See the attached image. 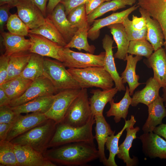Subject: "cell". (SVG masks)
<instances>
[{
	"instance_id": "cell-1",
	"label": "cell",
	"mask_w": 166,
	"mask_h": 166,
	"mask_svg": "<svg viewBox=\"0 0 166 166\" xmlns=\"http://www.w3.org/2000/svg\"><path fill=\"white\" fill-rule=\"evenodd\" d=\"M44 155L56 164L68 166L85 165L99 157L94 143L86 142H73L53 148Z\"/></svg>"
},
{
	"instance_id": "cell-2",
	"label": "cell",
	"mask_w": 166,
	"mask_h": 166,
	"mask_svg": "<svg viewBox=\"0 0 166 166\" xmlns=\"http://www.w3.org/2000/svg\"><path fill=\"white\" fill-rule=\"evenodd\" d=\"M57 124L49 119L42 124L14 138L10 141L13 144L31 147L44 154L56 130Z\"/></svg>"
},
{
	"instance_id": "cell-3",
	"label": "cell",
	"mask_w": 166,
	"mask_h": 166,
	"mask_svg": "<svg viewBox=\"0 0 166 166\" xmlns=\"http://www.w3.org/2000/svg\"><path fill=\"white\" fill-rule=\"evenodd\" d=\"M94 123V117L93 115L85 125L80 127H72L62 122L57 124L49 148H54L75 142L94 143L95 137L93 134L92 129Z\"/></svg>"
},
{
	"instance_id": "cell-4",
	"label": "cell",
	"mask_w": 166,
	"mask_h": 166,
	"mask_svg": "<svg viewBox=\"0 0 166 166\" xmlns=\"http://www.w3.org/2000/svg\"><path fill=\"white\" fill-rule=\"evenodd\" d=\"M67 70L78 83L81 89L96 87L104 90L113 88L114 84L110 75L103 67L68 68Z\"/></svg>"
},
{
	"instance_id": "cell-5",
	"label": "cell",
	"mask_w": 166,
	"mask_h": 166,
	"mask_svg": "<svg viewBox=\"0 0 166 166\" xmlns=\"http://www.w3.org/2000/svg\"><path fill=\"white\" fill-rule=\"evenodd\" d=\"M65 67L59 61L44 57L43 75L51 81L57 90L81 89Z\"/></svg>"
},
{
	"instance_id": "cell-6",
	"label": "cell",
	"mask_w": 166,
	"mask_h": 166,
	"mask_svg": "<svg viewBox=\"0 0 166 166\" xmlns=\"http://www.w3.org/2000/svg\"><path fill=\"white\" fill-rule=\"evenodd\" d=\"M93 116L87 89H82L68 109L62 122L79 127L85 125Z\"/></svg>"
},
{
	"instance_id": "cell-7",
	"label": "cell",
	"mask_w": 166,
	"mask_h": 166,
	"mask_svg": "<svg viewBox=\"0 0 166 166\" xmlns=\"http://www.w3.org/2000/svg\"><path fill=\"white\" fill-rule=\"evenodd\" d=\"M61 55L62 63L68 68L83 69L93 66L103 67L105 52L98 55L89 53H84L73 51L69 48L63 47Z\"/></svg>"
},
{
	"instance_id": "cell-8",
	"label": "cell",
	"mask_w": 166,
	"mask_h": 166,
	"mask_svg": "<svg viewBox=\"0 0 166 166\" xmlns=\"http://www.w3.org/2000/svg\"><path fill=\"white\" fill-rule=\"evenodd\" d=\"M58 93L51 81L43 75L33 81L20 97L11 100L9 106H17L35 99Z\"/></svg>"
},
{
	"instance_id": "cell-9",
	"label": "cell",
	"mask_w": 166,
	"mask_h": 166,
	"mask_svg": "<svg viewBox=\"0 0 166 166\" xmlns=\"http://www.w3.org/2000/svg\"><path fill=\"white\" fill-rule=\"evenodd\" d=\"M81 89H65L56 94L51 107L45 113L46 117L54 121L57 124L62 122L69 107L79 94Z\"/></svg>"
},
{
	"instance_id": "cell-10",
	"label": "cell",
	"mask_w": 166,
	"mask_h": 166,
	"mask_svg": "<svg viewBox=\"0 0 166 166\" xmlns=\"http://www.w3.org/2000/svg\"><path fill=\"white\" fill-rule=\"evenodd\" d=\"M48 119L44 113H32L25 115L20 114L12 124L6 140L10 141L16 137L42 124Z\"/></svg>"
},
{
	"instance_id": "cell-11",
	"label": "cell",
	"mask_w": 166,
	"mask_h": 166,
	"mask_svg": "<svg viewBox=\"0 0 166 166\" xmlns=\"http://www.w3.org/2000/svg\"><path fill=\"white\" fill-rule=\"evenodd\" d=\"M28 36L31 42L30 53L51 57L62 62L61 52L64 47L40 35L29 33Z\"/></svg>"
},
{
	"instance_id": "cell-12",
	"label": "cell",
	"mask_w": 166,
	"mask_h": 166,
	"mask_svg": "<svg viewBox=\"0 0 166 166\" xmlns=\"http://www.w3.org/2000/svg\"><path fill=\"white\" fill-rule=\"evenodd\" d=\"M15 7L18 15L30 30L36 29L45 22V18L30 0H20Z\"/></svg>"
},
{
	"instance_id": "cell-13",
	"label": "cell",
	"mask_w": 166,
	"mask_h": 166,
	"mask_svg": "<svg viewBox=\"0 0 166 166\" xmlns=\"http://www.w3.org/2000/svg\"><path fill=\"white\" fill-rule=\"evenodd\" d=\"M14 144L18 166H56L44 155L26 146Z\"/></svg>"
},
{
	"instance_id": "cell-14",
	"label": "cell",
	"mask_w": 166,
	"mask_h": 166,
	"mask_svg": "<svg viewBox=\"0 0 166 166\" xmlns=\"http://www.w3.org/2000/svg\"><path fill=\"white\" fill-rule=\"evenodd\" d=\"M145 156L150 158L166 159V141L153 132L144 133L139 138Z\"/></svg>"
},
{
	"instance_id": "cell-15",
	"label": "cell",
	"mask_w": 166,
	"mask_h": 166,
	"mask_svg": "<svg viewBox=\"0 0 166 166\" xmlns=\"http://www.w3.org/2000/svg\"><path fill=\"white\" fill-rule=\"evenodd\" d=\"M139 7L135 4L121 12L113 13L106 17L95 20L88 31V38L92 41L97 39L99 36L100 30L102 28L116 23H122L129 14Z\"/></svg>"
},
{
	"instance_id": "cell-16",
	"label": "cell",
	"mask_w": 166,
	"mask_h": 166,
	"mask_svg": "<svg viewBox=\"0 0 166 166\" xmlns=\"http://www.w3.org/2000/svg\"><path fill=\"white\" fill-rule=\"evenodd\" d=\"M137 5L146 10L160 25L164 35V49L166 54V0H138Z\"/></svg>"
},
{
	"instance_id": "cell-17",
	"label": "cell",
	"mask_w": 166,
	"mask_h": 166,
	"mask_svg": "<svg viewBox=\"0 0 166 166\" xmlns=\"http://www.w3.org/2000/svg\"><path fill=\"white\" fill-rule=\"evenodd\" d=\"M47 16L51 20L67 44L68 43L78 29L74 27L68 20L63 5L60 2L51 13L47 14Z\"/></svg>"
},
{
	"instance_id": "cell-18",
	"label": "cell",
	"mask_w": 166,
	"mask_h": 166,
	"mask_svg": "<svg viewBox=\"0 0 166 166\" xmlns=\"http://www.w3.org/2000/svg\"><path fill=\"white\" fill-rule=\"evenodd\" d=\"M114 41L108 35L106 34L102 39V47L105 50V57L103 67L110 75L118 91L126 90L122 79L117 71L113 51Z\"/></svg>"
},
{
	"instance_id": "cell-19",
	"label": "cell",
	"mask_w": 166,
	"mask_h": 166,
	"mask_svg": "<svg viewBox=\"0 0 166 166\" xmlns=\"http://www.w3.org/2000/svg\"><path fill=\"white\" fill-rule=\"evenodd\" d=\"M144 62L148 67L152 68L153 77L161 87L166 86V54L164 48L161 47L155 51Z\"/></svg>"
},
{
	"instance_id": "cell-20",
	"label": "cell",
	"mask_w": 166,
	"mask_h": 166,
	"mask_svg": "<svg viewBox=\"0 0 166 166\" xmlns=\"http://www.w3.org/2000/svg\"><path fill=\"white\" fill-rule=\"evenodd\" d=\"M96 126L95 128V139L98 144V150L100 161L106 166L107 159L105 152V146L107 137L115 131H113L110 125L106 121L103 115H98L94 116Z\"/></svg>"
},
{
	"instance_id": "cell-21",
	"label": "cell",
	"mask_w": 166,
	"mask_h": 166,
	"mask_svg": "<svg viewBox=\"0 0 166 166\" xmlns=\"http://www.w3.org/2000/svg\"><path fill=\"white\" fill-rule=\"evenodd\" d=\"M1 34L2 42L5 47L4 54L8 56L18 53L29 51L31 42L25 36L4 31Z\"/></svg>"
},
{
	"instance_id": "cell-22",
	"label": "cell",
	"mask_w": 166,
	"mask_h": 166,
	"mask_svg": "<svg viewBox=\"0 0 166 166\" xmlns=\"http://www.w3.org/2000/svg\"><path fill=\"white\" fill-rule=\"evenodd\" d=\"M139 11L146 21V40L152 44L154 50L156 51L164 45V37L161 27L156 20L151 18L146 10L140 7Z\"/></svg>"
},
{
	"instance_id": "cell-23",
	"label": "cell",
	"mask_w": 166,
	"mask_h": 166,
	"mask_svg": "<svg viewBox=\"0 0 166 166\" xmlns=\"http://www.w3.org/2000/svg\"><path fill=\"white\" fill-rule=\"evenodd\" d=\"M164 100L160 96L148 106V116L142 127L144 133L153 132L156 126L162 124V121L166 117V108Z\"/></svg>"
},
{
	"instance_id": "cell-24",
	"label": "cell",
	"mask_w": 166,
	"mask_h": 166,
	"mask_svg": "<svg viewBox=\"0 0 166 166\" xmlns=\"http://www.w3.org/2000/svg\"><path fill=\"white\" fill-rule=\"evenodd\" d=\"M146 84L143 89L136 91L133 94L131 104L132 106H136L139 103L148 106L159 96L161 87L153 77L149 78Z\"/></svg>"
},
{
	"instance_id": "cell-25",
	"label": "cell",
	"mask_w": 166,
	"mask_h": 166,
	"mask_svg": "<svg viewBox=\"0 0 166 166\" xmlns=\"http://www.w3.org/2000/svg\"><path fill=\"white\" fill-rule=\"evenodd\" d=\"M115 87L110 89L102 90L93 89L90 92L92 95L89 98V104L92 113L94 116L103 115L104 108L118 91Z\"/></svg>"
},
{
	"instance_id": "cell-26",
	"label": "cell",
	"mask_w": 166,
	"mask_h": 166,
	"mask_svg": "<svg viewBox=\"0 0 166 166\" xmlns=\"http://www.w3.org/2000/svg\"><path fill=\"white\" fill-rule=\"evenodd\" d=\"M55 94L39 97L11 108L17 114L36 112L45 114L51 107L54 101Z\"/></svg>"
},
{
	"instance_id": "cell-27",
	"label": "cell",
	"mask_w": 166,
	"mask_h": 166,
	"mask_svg": "<svg viewBox=\"0 0 166 166\" xmlns=\"http://www.w3.org/2000/svg\"><path fill=\"white\" fill-rule=\"evenodd\" d=\"M107 27L110 29L117 46V50L114 55V58L126 61L130 41L127 38L122 23H116Z\"/></svg>"
},
{
	"instance_id": "cell-28",
	"label": "cell",
	"mask_w": 166,
	"mask_h": 166,
	"mask_svg": "<svg viewBox=\"0 0 166 166\" xmlns=\"http://www.w3.org/2000/svg\"><path fill=\"white\" fill-rule=\"evenodd\" d=\"M142 58V56L132 55H127L126 61L127 64L124 71L121 73V77L123 83H127L130 96L133 95L134 90L141 83L138 82L139 76L136 73V68L137 62Z\"/></svg>"
},
{
	"instance_id": "cell-29",
	"label": "cell",
	"mask_w": 166,
	"mask_h": 166,
	"mask_svg": "<svg viewBox=\"0 0 166 166\" xmlns=\"http://www.w3.org/2000/svg\"><path fill=\"white\" fill-rule=\"evenodd\" d=\"M135 123L132 124L126 128V138L123 142L119 146L118 152L117 155L119 158L122 160L126 164V166H134L137 163L136 158H131L129 154V151L133 140L136 138V133L140 129L139 127H134Z\"/></svg>"
},
{
	"instance_id": "cell-30",
	"label": "cell",
	"mask_w": 166,
	"mask_h": 166,
	"mask_svg": "<svg viewBox=\"0 0 166 166\" xmlns=\"http://www.w3.org/2000/svg\"><path fill=\"white\" fill-rule=\"evenodd\" d=\"M130 96L129 89L127 86L124 95L119 102H114L113 99L109 102L110 107L106 113V116H114V120L116 123L119 122L121 118L125 119L132 101V98Z\"/></svg>"
},
{
	"instance_id": "cell-31",
	"label": "cell",
	"mask_w": 166,
	"mask_h": 166,
	"mask_svg": "<svg viewBox=\"0 0 166 166\" xmlns=\"http://www.w3.org/2000/svg\"><path fill=\"white\" fill-rule=\"evenodd\" d=\"M29 33L41 35L62 47H64L67 44L61 34L47 16L44 24L36 29L30 30Z\"/></svg>"
},
{
	"instance_id": "cell-32",
	"label": "cell",
	"mask_w": 166,
	"mask_h": 166,
	"mask_svg": "<svg viewBox=\"0 0 166 166\" xmlns=\"http://www.w3.org/2000/svg\"><path fill=\"white\" fill-rule=\"evenodd\" d=\"M136 0H111L106 1L87 15V21L90 25L97 18L110 11H115L124 8L127 5L132 6Z\"/></svg>"
},
{
	"instance_id": "cell-33",
	"label": "cell",
	"mask_w": 166,
	"mask_h": 166,
	"mask_svg": "<svg viewBox=\"0 0 166 166\" xmlns=\"http://www.w3.org/2000/svg\"><path fill=\"white\" fill-rule=\"evenodd\" d=\"M32 81L19 76L6 81L0 85V87L11 100L22 96Z\"/></svg>"
},
{
	"instance_id": "cell-34",
	"label": "cell",
	"mask_w": 166,
	"mask_h": 166,
	"mask_svg": "<svg viewBox=\"0 0 166 166\" xmlns=\"http://www.w3.org/2000/svg\"><path fill=\"white\" fill-rule=\"evenodd\" d=\"M90 25L87 24L78 29L70 42L64 47L75 48L79 51L82 49L93 54L96 49L95 46L90 45L88 42V31Z\"/></svg>"
},
{
	"instance_id": "cell-35",
	"label": "cell",
	"mask_w": 166,
	"mask_h": 166,
	"mask_svg": "<svg viewBox=\"0 0 166 166\" xmlns=\"http://www.w3.org/2000/svg\"><path fill=\"white\" fill-rule=\"evenodd\" d=\"M31 54L29 51H27L15 53L9 56L6 81L20 75L27 64Z\"/></svg>"
},
{
	"instance_id": "cell-36",
	"label": "cell",
	"mask_w": 166,
	"mask_h": 166,
	"mask_svg": "<svg viewBox=\"0 0 166 166\" xmlns=\"http://www.w3.org/2000/svg\"><path fill=\"white\" fill-rule=\"evenodd\" d=\"M125 124L122 129L117 134L114 135L115 133L107 137L105 145L106 149L109 152V156L107 159L106 166H117L115 158L119 150L118 142L124 130L132 124L136 123V120L133 115L131 116L129 120L125 119Z\"/></svg>"
},
{
	"instance_id": "cell-37",
	"label": "cell",
	"mask_w": 166,
	"mask_h": 166,
	"mask_svg": "<svg viewBox=\"0 0 166 166\" xmlns=\"http://www.w3.org/2000/svg\"><path fill=\"white\" fill-rule=\"evenodd\" d=\"M44 60V57L32 53L27 64L19 76L33 81L43 75Z\"/></svg>"
},
{
	"instance_id": "cell-38",
	"label": "cell",
	"mask_w": 166,
	"mask_h": 166,
	"mask_svg": "<svg viewBox=\"0 0 166 166\" xmlns=\"http://www.w3.org/2000/svg\"><path fill=\"white\" fill-rule=\"evenodd\" d=\"M0 165L18 166L14 144L10 141H0Z\"/></svg>"
},
{
	"instance_id": "cell-39",
	"label": "cell",
	"mask_w": 166,
	"mask_h": 166,
	"mask_svg": "<svg viewBox=\"0 0 166 166\" xmlns=\"http://www.w3.org/2000/svg\"><path fill=\"white\" fill-rule=\"evenodd\" d=\"M154 50L152 44L146 39L131 41L127 53L131 55L144 56L148 58Z\"/></svg>"
},
{
	"instance_id": "cell-40",
	"label": "cell",
	"mask_w": 166,
	"mask_h": 166,
	"mask_svg": "<svg viewBox=\"0 0 166 166\" xmlns=\"http://www.w3.org/2000/svg\"><path fill=\"white\" fill-rule=\"evenodd\" d=\"M85 4L81 5L71 10L67 16L73 26L77 29L88 24Z\"/></svg>"
},
{
	"instance_id": "cell-41",
	"label": "cell",
	"mask_w": 166,
	"mask_h": 166,
	"mask_svg": "<svg viewBox=\"0 0 166 166\" xmlns=\"http://www.w3.org/2000/svg\"><path fill=\"white\" fill-rule=\"evenodd\" d=\"M6 28L12 34L22 36H28V27L16 14H11L6 24Z\"/></svg>"
},
{
	"instance_id": "cell-42",
	"label": "cell",
	"mask_w": 166,
	"mask_h": 166,
	"mask_svg": "<svg viewBox=\"0 0 166 166\" xmlns=\"http://www.w3.org/2000/svg\"><path fill=\"white\" fill-rule=\"evenodd\" d=\"M123 24L128 40L131 41L146 39L147 27L141 30L135 29L133 26L132 21L126 17L124 20Z\"/></svg>"
},
{
	"instance_id": "cell-43",
	"label": "cell",
	"mask_w": 166,
	"mask_h": 166,
	"mask_svg": "<svg viewBox=\"0 0 166 166\" xmlns=\"http://www.w3.org/2000/svg\"><path fill=\"white\" fill-rule=\"evenodd\" d=\"M19 115L16 114L9 105L0 107V123L13 124Z\"/></svg>"
},
{
	"instance_id": "cell-44",
	"label": "cell",
	"mask_w": 166,
	"mask_h": 166,
	"mask_svg": "<svg viewBox=\"0 0 166 166\" xmlns=\"http://www.w3.org/2000/svg\"><path fill=\"white\" fill-rule=\"evenodd\" d=\"M9 60L10 57L4 54L0 56V85L6 81Z\"/></svg>"
},
{
	"instance_id": "cell-45",
	"label": "cell",
	"mask_w": 166,
	"mask_h": 166,
	"mask_svg": "<svg viewBox=\"0 0 166 166\" xmlns=\"http://www.w3.org/2000/svg\"><path fill=\"white\" fill-rule=\"evenodd\" d=\"M11 8L8 4L0 6V32H3L11 14L9 11Z\"/></svg>"
},
{
	"instance_id": "cell-46",
	"label": "cell",
	"mask_w": 166,
	"mask_h": 166,
	"mask_svg": "<svg viewBox=\"0 0 166 166\" xmlns=\"http://www.w3.org/2000/svg\"><path fill=\"white\" fill-rule=\"evenodd\" d=\"M89 0H62L60 3L64 6L65 12L67 16L73 8L81 5L85 4Z\"/></svg>"
},
{
	"instance_id": "cell-47",
	"label": "cell",
	"mask_w": 166,
	"mask_h": 166,
	"mask_svg": "<svg viewBox=\"0 0 166 166\" xmlns=\"http://www.w3.org/2000/svg\"><path fill=\"white\" fill-rule=\"evenodd\" d=\"M111 0H89L85 3L87 15L91 14L100 5L106 1Z\"/></svg>"
},
{
	"instance_id": "cell-48",
	"label": "cell",
	"mask_w": 166,
	"mask_h": 166,
	"mask_svg": "<svg viewBox=\"0 0 166 166\" xmlns=\"http://www.w3.org/2000/svg\"><path fill=\"white\" fill-rule=\"evenodd\" d=\"M131 21L133 27L137 30H141L147 27L145 20L142 16L138 17L133 15Z\"/></svg>"
},
{
	"instance_id": "cell-49",
	"label": "cell",
	"mask_w": 166,
	"mask_h": 166,
	"mask_svg": "<svg viewBox=\"0 0 166 166\" xmlns=\"http://www.w3.org/2000/svg\"><path fill=\"white\" fill-rule=\"evenodd\" d=\"M41 10L45 18L47 16V6L49 0H30Z\"/></svg>"
},
{
	"instance_id": "cell-50",
	"label": "cell",
	"mask_w": 166,
	"mask_h": 166,
	"mask_svg": "<svg viewBox=\"0 0 166 166\" xmlns=\"http://www.w3.org/2000/svg\"><path fill=\"white\" fill-rule=\"evenodd\" d=\"M12 124L0 123V141L6 140L8 132Z\"/></svg>"
},
{
	"instance_id": "cell-51",
	"label": "cell",
	"mask_w": 166,
	"mask_h": 166,
	"mask_svg": "<svg viewBox=\"0 0 166 166\" xmlns=\"http://www.w3.org/2000/svg\"><path fill=\"white\" fill-rule=\"evenodd\" d=\"M11 101V100L3 89L0 87V107L9 105Z\"/></svg>"
},
{
	"instance_id": "cell-52",
	"label": "cell",
	"mask_w": 166,
	"mask_h": 166,
	"mask_svg": "<svg viewBox=\"0 0 166 166\" xmlns=\"http://www.w3.org/2000/svg\"><path fill=\"white\" fill-rule=\"evenodd\" d=\"M166 140V124H162L156 127L153 131Z\"/></svg>"
},
{
	"instance_id": "cell-53",
	"label": "cell",
	"mask_w": 166,
	"mask_h": 166,
	"mask_svg": "<svg viewBox=\"0 0 166 166\" xmlns=\"http://www.w3.org/2000/svg\"><path fill=\"white\" fill-rule=\"evenodd\" d=\"M62 0H49L47 6V14L51 13L56 6Z\"/></svg>"
},
{
	"instance_id": "cell-54",
	"label": "cell",
	"mask_w": 166,
	"mask_h": 166,
	"mask_svg": "<svg viewBox=\"0 0 166 166\" xmlns=\"http://www.w3.org/2000/svg\"><path fill=\"white\" fill-rule=\"evenodd\" d=\"M20 0H0V6L8 4L11 8L15 7Z\"/></svg>"
},
{
	"instance_id": "cell-55",
	"label": "cell",
	"mask_w": 166,
	"mask_h": 166,
	"mask_svg": "<svg viewBox=\"0 0 166 166\" xmlns=\"http://www.w3.org/2000/svg\"><path fill=\"white\" fill-rule=\"evenodd\" d=\"M162 88L163 94L162 96V97L164 100V102H166V86Z\"/></svg>"
},
{
	"instance_id": "cell-56",
	"label": "cell",
	"mask_w": 166,
	"mask_h": 166,
	"mask_svg": "<svg viewBox=\"0 0 166 166\" xmlns=\"http://www.w3.org/2000/svg\"><path fill=\"white\" fill-rule=\"evenodd\" d=\"M165 107L166 108V102H165Z\"/></svg>"
}]
</instances>
